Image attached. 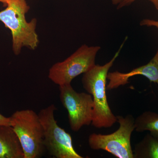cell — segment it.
<instances>
[{
    "label": "cell",
    "mask_w": 158,
    "mask_h": 158,
    "mask_svg": "<svg viewBox=\"0 0 158 158\" xmlns=\"http://www.w3.org/2000/svg\"><path fill=\"white\" fill-rule=\"evenodd\" d=\"M136 0H122L117 6V9H120L125 6H129ZM150 2L152 3L153 5L155 7L156 9L158 11V0H149Z\"/></svg>",
    "instance_id": "12"
},
{
    "label": "cell",
    "mask_w": 158,
    "mask_h": 158,
    "mask_svg": "<svg viewBox=\"0 0 158 158\" xmlns=\"http://www.w3.org/2000/svg\"><path fill=\"white\" fill-rule=\"evenodd\" d=\"M135 130L138 132L149 131L150 134L158 140V114L147 111L135 119Z\"/></svg>",
    "instance_id": "11"
},
{
    "label": "cell",
    "mask_w": 158,
    "mask_h": 158,
    "mask_svg": "<svg viewBox=\"0 0 158 158\" xmlns=\"http://www.w3.org/2000/svg\"><path fill=\"white\" fill-rule=\"evenodd\" d=\"M30 9L26 0H9L6 8L0 11V21L11 31L12 51L18 56L24 47L35 50L39 44L36 32L37 19L27 21L26 15Z\"/></svg>",
    "instance_id": "2"
},
{
    "label": "cell",
    "mask_w": 158,
    "mask_h": 158,
    "mask_svg": "<svg viewBox=\"0 0 158 158\" xmlns=\"http://www.w3.org/2000/svg\"><path fill=\"white\" fill-rule=\"evenodd\" d=\"M122 0H112L113 4L114 5H118Z\"/></svg>",
    "instance_id": "15"
},
{
    "label": "cell",
    "mask_w": 158,
    "mask_h": 158,
    "mask_svg": "<svg viewBox=\"0 0 158 158\" xmlns=\"http://www.w3.org/2000/svg\"><path fill=\"white\" fill-rule=\"evenodd\" d=\"M59 98L62 105L68 111L71 129L78 132L84 126L91 124L94 102L89 93L77 92L68 84L59 86Z\"/></svg>",
    "instance_id": "7"
},
{
    "label": "cell",
    "mask_w": 158,
    "mask_h": 158,
    "mask_svg": "<svg viewBox=\"0 0 158 158\" xmlns=\"http://www.w3.org/2000/svg\"><path fill=\"white\" fill-rule=\"evenodd\" d=\"M133 156L134 158H158V140L147 134L135 145Z\"/></svg>",
    "instance_id": "10"
},
{
    "label": "cell",
    "mask_w": 158,
    "mask_h": 158,
    "mask_svg": "<svg viewBox=\"0 0 158 158\" xmlns=\"http://www.w3.org/2000/svg\"><path fill=\"white\" fill-rule=\"evenodd\" d=\"M0 125H10L9 117H6L0 113Z\"/></svg>",
    "instance_id": "14"
},
{
    "label": "cell",
    "mask_w": 158,
    "mask_h": 158,
    "mask_svg": "<svg viewBox=\"0 0 158 158\" xmlns=\"http://www.w3.org/2000/svg\"><path fill=\"white\" fill-rule=\"evenodd\" d=\"M56 110L55 105L52 104L38 114L43 127L45 149L56 158H83L74 148L71 135L57 124L54 117Z\"/></svg>",
    "instance_id": "6"
},
{
    "label": "cell",
    "mask_w": 158,
    "mask_h": 158,
    "mask_svg": "<svg viewBox=\"0 0 158 158\" xmlns=\"http://www.w3.org/2000/svg\"><path fill=\"white\" fill-rule=\"evenodd\" d=\"M9 118L10 125L22 146L24 158L40 157L45 148L43 127L38 114L33 110H18Z\"/></svg>",
    "instance_id": "3"
},
{
    "label": "cell",
    "mask_w": 158,
    "mask_h": 158,
    "mask_svg": "<svg viewBox=\"0 0 158 158\" xmlns=\"http://www.w3.org/2000/svg\"><path fill=\"white\" fill-rule=\"evenodd\" d=\"M8 1H9V0H0V2L3 3L4 6H6L7 2H8Z\"/></svg>",
    "instance_id": "16"
},
{
    "label": "cell",
    "mask_w": 158,
    "mask_h": 158,
    "mask_svg": "<svg viewBox=\"0 0 158 158\" xmlns=\"http://www.w3.org/2000/svg\"><path fill=\"white\" fill-rule=\"evenodd\" d=\"M119 125L118 130L109 135L93 133L89 136L88 144L94 150H102L118 158H134L131 136L135 130L132 115L116 116Z\"/></svg>",
    "instance_id": "4"
},
{
    "label": "cell",
    "mask_w": 158,
    "mask_h": 158,
    "mask_svg": "<svg viewBox=\"0 0 158 158\" xmlns=\"http://www.w3.org/2000/svg\"><path fill=\"white\" fill-rule=\"evenodd\" d=\"M0 158H24L18 137L10 125H0Z\"/></svg>",
    "instance_id": "9"
},
{
    "label": "cell",
    "mask_w": 158,
    "mask_h": 158,
    "mask_svg": "<svg viewBox=\"0 0 158 158\" xmlns=\"http://www.w3.org/2000/svg\"><path fill=\"white\" fill-rule=\"evenodd\" d=\"M100 49L98 46L83 44L65 60L54 64L49 70V78L59 86L70 84L75 78L96 65L95 59Z\"/></svg>",
    "instance_id": "5"
},
{
    "label": "cell",
    "mask_w": 158,
    "mask_h": 158,
    "mask_svg": "<svg viewBox=\"0 0 158 158\" xmlns=\"http://www.w3.org/2000/svg\"><path fill=\"white\" fill-rule=\"evenodd\" d=\"M127 37L112 59L103 65H95L83 75V88L92 96L94 102L93 118L91 125L96 128H108L117 122L107 101L106 82L110 69L119 56Z\"/></svg>",
    "instance_id": "1"
},
{
    "label": "cell",
    "mask_w": 158,
    "mask_h": 158,
    "mask_svg": "<svg viewBox=\"0 0 158 158\" xmlns=\"http://www.w3.org/2000/svg\"><path fill=\"white\" fill-rule=\"evenodd\" d=\"M141 75L145 77L151 82L158 85V48L157 51L148 63L140 67L134 69L127 73H121L118 71L109 72L107 79L109 83L106 89L112 90L129 83V80L132 77Z\"/></svg>",
    "instance_id": "8"
},
{
    "label": "cell",
    "mask_w": 158,
    "mask_h": 158,
    "mask_svg": "<svg viewBox=\"0 0 158 158\" xmlns=\"http://www.w3.org/2000/svg\"><path fill=\"white\" fill-rule=\"evenodd\" d=\"M141 26H146V27H154L158 28V20L153 19H145L141 20L140 23Z\"/></svg>",
    "instance_id": "13"
}]
</instances>
